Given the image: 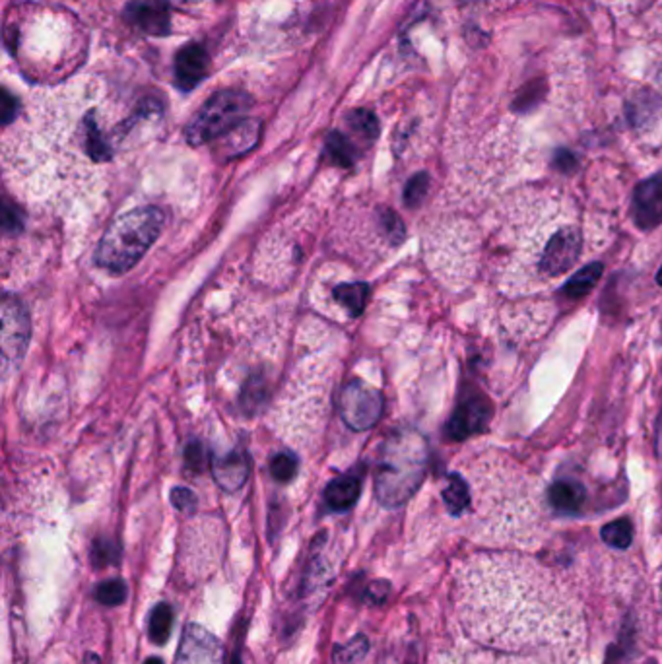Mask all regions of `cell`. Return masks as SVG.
<instances>
[{"label":"cell","mask_w":662,"mask_h":664,"mask_svg":"<svg viewBox=\"0 0 662 664\" xmlns=\"http://www.w3.org/2000/svg\"><path fill=\"white\" fill-rule=\"evenodd\" d=\"M362 493V472L352 470L348 475H342L329 482L327 490H324V503L331 511H348L354 508Z\"/></svg>","instance_id":"13"},{"label":"cell","mask_w":662,"mask_h":664,"mask_svg":"<svg viewBox=\"0 0 662 664\" xmlns=\"http://www.w3.org/2000/svg\"><path fill=\"white\" fill-rule=\"evenodd\" d=\"M430 190V175L422 172V173H416L414 177H410V181L406 183V187H404V205H406L408 208H416L420 206L425 195H428Z\"/></svg>","instance_id":"26"},{"label":"cell","mask_w":662,"mask_h":664,"mask_svg":"<svg viewBox=\"0 0 662 664\" xmlns=\"http://www.w3.org/2000/svg\"><path fill=\"white\" fill-rule=\"evenodd\" d=\"M172 503L179 511L183 513H193L197 509V495L189 488L177 486L172 490Z\"/></svg>","instance_id":"30"},{"label":"cell","mask_w":662,"mask_h":664,"mask_svg":"<svg viewBox=\"0 0 662 664\" xmlns=\"http://www.w3.org/2000/svg\"><path fill=\"white\" fill-rule=\"evenodd\" d=\"M581 247L582 238L577 228L566 226L562 230H557L552 235V240L546 243L538 268H540L546 276H562L579 261Z\"/></svg>","instance_id":"8"},{"label":"cell","mask_w":662,"mask_h":664,"mask_svg":"<svg viewBox=\"0 0 662 664\" xmlns=\"http://www.w3.org/2000/svg\"><path fill=\"white\" fill-rule=\"evenodd\" d=\"M299 460L291 451H280L271 460V475L276 482L288 483L296 478L297 475Z\"/></svg>","instance_id":"24"},{"label":"cell","mask_w":662,"mask_h":664,"mask_svg":"<svg viewBox=\"0 0 662 664\" xmlns=\"http://www.w3.org/2000/svg\"><path fill=\"white\" fill-rule=\"evenodd\" d=\"M657 282L662 286V266H660V270H658V274H657Z\"/></svg>","instance_id":"38"},{"label":"cell","mask_w":662,"mask_h":664,"mask_svg":"<svg viewBox=\"0 0 662 664\" xmlns=\"http://www.w3.org/2000/svg\"><path fill=\"white\" fill-rule=\"evenodd\" d=\"M31 339V323L28 311L16 296L6 294L3 301V364L4 374L16 367L28 352Z\"/></svg>","instance_id":"6"},{"label":"cell","mask_w":662,"mask_h":664,"mask_svg":"<svg viewBox=\"0 0 662 664\" xmlns=\"http://www.w3.org/2000/svg\"><path fill=\"white\" fill-rule=\"evenodd\" d=\"M632 218L639 230H655L662 223V170L637 185L632 200Z\"/></svg>","instance_id":"9"},{"label":"cell","mask_w":662,"mask_h":664,"mask_svg":"<svg viewBox=\"0 0 662 664\" xmlns=\"http://www.w3.org/2000/svg\"><path fill=\"white\" fill-rule=\"evenodd\" d=\"M548 500L559 513H577L585 503V488L575 480H557L549 486Z\"/></svg>","instance_id":"14"},{"label":"cell","mask_w":662,"mask_h":664,"mask_svg":"<svg viewBox=\"0 0 662 664\" xmlns=\"http://www.w3.org/2000/svg\"><path fill=\"white\" fill-rule=\"evenodd\" d=\"M602 540L612 548L625 550L633 542V525L630 519H618L602 526Z\"/></svg>","instance_id":"21"},{"label":"cell","mask_w":662,"mask_h":664,"mask_svg":"<svg viewBox=\"0 0 662 664\" xmlns=\"http://www.w3.org/2000/svg\"><path fill=\"white\" fill-rule=\"evenodd\" d=\"M173 626V610L170 604H158L154 608L152 618H150V637L154 643L163 645L167 637L172 634Z\"/></svg>","instance_id":"22"},{"label":"cell","mask_w":662,"mask_h":664,"mask_svg":"<svg viewBox=\"0 0 662 664\" xmlns=\"http://www.w3.org/2000/svg\"><path fill=\"white\" fill-rule=\"evenodd\" d=\"M324 152H327V157L329 162L334 164V165H340V167H350L354 162H356V148L352 140L344 137L342 132H331L329 139H327V148H324Z\"/></svg>","instance_id":"20"},{"label":"cell","mask_w":662,"mask_h":664,"mask_svg":"<svg viewBox=\"0 0 662 664\" xmlns=\"http://www.w3.org/2000/svg\"><path fill=\"white\" fill-rule=\"evenodd\" d=\"M367 652V639L364 635H357L352 641H348L346 645L336 647L334 651V660L342 664H352L357 662Z\"/></svg>","instance_id":"28"},{"label":"cell","mask_w":662,"mask_h":664,"mask_svg":"<svg viewBox=\"0 0 662 664\" xmlns=\"http://www.w3.org/2000/svg\"><path fill=\"white\" fill-rule=\"evenodd\" d=\"M385 399L381 391L365 385L362 379L348 381L339 395L342 422L354 432H367L381 420Z\"/></svg>","instance_id":"5"},{"label":"cell","mask_w":662,"mask_h":664,"mask_svg":"<svg viewBox=\"0 0 662 664\" xmlns=\"http://www.w3.org/2000/svg\"><path fill=\"white\" fill-rule=\"evenodd\" d=\"M208 64V53L202 45H187L185 49L179 51L175 59V86L181 92H190L205 80Z\"/></svg>","instance_id":"12"},{"label":"cell","mask_w":662,"mask_h":664,"mask_svg":"<svg viewBox=\"0 0 662 664\" xmlns=\"http://www.w3.org/2000/svg\"><path fill=\"white\" fill-rule=\"evenodd\" d=\"M144 664H163V660H162V659H155V657H152V659H148V660H146Z\"/></svg>","instance_id":"37"},{"label":"cell","mask_w":662,"mask_h":664,"mask_svg":"<svg viewBox=\"0 0 662 664\" xmlns=\"http://www.w3.org/2000/svg\"><path fill=\"white\" fill-rule=\"evenodd\" d=\"M3 122L4 125H10L16 119V99L8 94V89L3 92Z\"/></svg>","instance_id":"33"},{"label":"cell","mask_w":662,"mask_h":664,"mask_svg":"<svg viewBox=\"0 0 662 664\" xmlns=\"http://www.w3.org/2000/svg\"><path fill=\"white\" fill-rule=\"evenodd\" d=\"M379 223H381V230L385 231L387 240L392 245H400L404 238H406V228H404L400 216L392 208L379 210Z\"/></svg>","instance_id":"25"},{"label":"cell","mask_w":662,"mask_h":664,"mask_svg":"<svg viewBox=\"0 0 662 664\" xmlns=\"http://www.w3.org/2000/svg\"><path fill=\"white\" fill-rule=\"evenodd\" d=\"M261 137V122L259 121H243L238 127L231 129L226 137H223V152L230 157L241 155L249 152L253 146L259 142Z\"/></svg>","instance_id":"15"},{"label":"cell","mask_w":662,"mask_h":664,"mask_svg":"<svg viewBox=\"0 0 662 664\" xmlns=\"http://www.w3.org/2000/svg\"><path fill=\"white\" fill-rule=\"evenodd\" d=\"M387 594H389V583H385V581H377L367 589L369 601H373L377 604L383 602L387 599Z\"/></svg>","instance_id":"34"},{"label":"cell","mask_w":662,"mask_h":664,"mask_svg":"<svg viewBox=\"0 0 662 664\" xmlns=\"http://www.w3.org/2000/svg\"><path fill=\"white\" fill-rule=\"evenodd\" d=\"M113 558H117V548L113 546V542H109V540H97L92 550V559L96 564L97 566L109 564V561H115Z\"/></svg>","instance_id":"31"},{"label":"cell","mask_w":662,"mask_h":664,"mask_svg":"<svg viewBox=\"0 0 662 664\" xmlns=\"http://www.w3.org/2000/svg\"><path fill=\"white\" fill-rule=\"evenodd\" d=\"M470 635L507 651H577L585 627L571 596L548 571L515 556H480L458 581Z\"/></svg>","instance_id":"1"},{"label":"cell","mask_w":662,"mask_h":664,"mask_svg":"<svg viewBox=\"0 0 662 664\" xmlns=\"http://www.w3.org/2000/svg\"><path fill=\"white\" fill-rule=\"evenodd\" d=\"M430 445L414 427H398L383 443L375 470V495L385 508H400L418 492L428 472Z\"/></svg>","instance_id":"2"},{"label":"cell","mask_w":662,"mask_h":664,"mask_svg":"<svg viewBox=\"0 0 662 664\" xmlns=\"http://www.w3.org/2000/svg\"><path fill=\"white\" fill-rule=\"evenodd\" d=\"M253 99L235 89H226L212 96L198 113L190 119L185 129V139L189 144L200 146L216 140L245 121L247 111L251 109Z\"/></svg>","instance_id":"4"},{"label":"cell","mask_w":662,"mask_h":664,"mask_svg":"<svg viewBox=\"0 0 662 664\" xmlns=\"http://www.w3.org/2000/svg\"><path fill=\"white\" fill-rule=\"evenodd\" d=\"M86 664H99V657H96V655H88Z\"/></svg>","instance_id":"36"},{"label":"cell","mask_w":662,"mask_h":664,"mask_svg":"<svg viewBox=\"0 0 662 664\" xmlns=\"http://www.w3.org/2000/svg\"><path fill=\"white\" fill-rule=\"evenodd\" d=\"M369 294H372V288L365 282H346L332 290L334 299L350 313V317H360L367 306Z\"/></svg>","instance_id":"16"},{"label":"cell","mask_w":662,"mask_h":664,"mask_svg":"<svg viewBox=\"0 0 662 664\" xmlns=\"http://www.w3.org/2000/svg\"><path fill=\"white\" fill-rule=\"evenodd\" d=\"M125 18L129 24L148 36H167L172 28L167 0H130L125 8Z\"/></svg>","instance_id":"10"},{"label":"cell","mask_w":662,"mask_h":664,"mask_svg":"<svg viewBox=\"0 0 662 664\" xmlns=\"http://www.w3.org/2000/svg\"><path fill=\"white\" fill-rule=\"evenodd\" d=\"M181 3H198V0H181Z\"/></svg>","instance_id":"40"},{"label":"cell","mask_w":662,"mask_h":664,"mask_svg":"<svg viewBox=\"0 0 662 664\" xmlns=\"http://www.w3.org/2000/svg\"><path fill=\"white\" fill-rule=\"evenodd\" d=\"M604 266L600 263H591L587 266H582L579 273L571 276L566 286H564V294L571 299H579L591 294L592 288L599 284V280L602 276Z\"/></svg>","instance_id":"17"},{"label":"cell","mask_w":662,"mask_h":664,"mask_svg":"<svg viewBox=\"0 0 662 664\" xmlns=\"http://www.w3.org/2000/svg\"><path fill=\"white\" fill-rule=\"evenodd\" d=\"M165 214L158 206L134 208L111 223L96 251V265L122 274L137 265L160 238Z\"/></svg>","instance_id":"3"},{"label":"cell","mask_w":662,"mask_h":664,"mask_svg":"<svg viewBox=\"0 0 662 664\" xmlns=\"http://www.w3.org/2000/svg\"><path fill=\"white\" fill-rule=\"evenodd\" d=\"M348 127L354 130V134L364 139L365 142H373L379 134V122L372 111L356 109L348 115Z\"/></svg>","instance_id":"23"},{"label":"cell","mask_w":662,"mask_h":664,"mask_svg":"<svg viewBox=\"0 0 662 664\" xmlns=\"http://www.w3.org/2000/svg\"><path fill=\"white\" fill-rule=\"evenodd\" d=\"M231 664H241V660H239V657H238V655H235V657L231 659Z\"/></svg>","instance_id":"39"},{"label":"cell","mask_w":662,"mask_h":664,"mask_svg":"<svg viewBox=\"0 0 662 664\" xmlns=\"http://www.w3.org/2000/svg\"><path fill=\"white\" fill-rule=\"evenodd\" d=\"M443 501L447 505L448 513L455 515V517L463 515L468 509L470 490L466 486V482L463 480V476L457 475V472L448 475V478H447V486L443 490Z\"/></svg>","instance_id":"18"},{"label":"cell","mask_w":662,"mask_h":664,"mask_svg":"<svg viewBox=\"0 0 662 664\" xmlns=\"http://www.w3.org/2000/svg\"><path fill=\"white\" fill-rule=\"evenodd\" d=\"M554 165L557 167L559 172L571 173L577 167V157L567 150H557L556 155H554Z\"/></svg>","instance_id":"32"},{"label":"cell","mask_w":662,"mask_h":664,"mask_svg":"<svg viewBox=\"0 0 662 664\" xmlns=\"http://www.w3.org/2000/svg\"><path fill=\"white\" fill-rule=\"evenodd\" d=\"M266 402V379L263 374H253L245 381L239 395V404L245 414H256Z\"/></svg>","instance_id":"19"},{"label":"cell","mask_w":662,"mask_h":664,"mask_svg":"<svg viewBox=\"0 0 662 664\" xmlns=\"http://www.w3.org/2000/svg\"><path fill=\"white\" fill-rule=\"evenodd\" d=\"M491 420V402L484 395H465L447 422V437L453 441L482 433Z\"/></svg>","instance_id":"7"},{"label":"cell","mask_w":662,"mask_h":664,"mask_svg":"<svg viewBox=\"0 0 662 664\" xmlns=\"http://www.w3.org/2000/svg\"><path fill=\"white\" fill-rule=\"evenodd\" d=\"M127 599V584L119 579L104 581L97 584L96 589V601L105 604V606H119L122 601Z\"/></svg>","instance_id":"27"},{"label":"cell","mask_w":662,"mask_h":664,"mask_svg":"<svg viewBox=\"0 0 662 664\" xmlns=\"http://www.w3.org/2000/svg\"><path fill=\"white\" fill-rule=\"evenodd\" d=\"M206 463H208L206 447L202 445L200 441H190L185 447V465H187V468H190L193 472H200L202 468H205Z\"/></svg>","instance_id":"29"},{"label":"cell","mask_w":662,"mask_h":664,"mask_svg":"<svg viewBox=\"0 0 662 664\" xmlns=\"http://www.w3.org/2000/svg\"><path fill=\"white\" fill-rule=\"evenodd\" d=\"M496 664H544V662H536V660H529V659H505V660H498ZM548 664V662H546Z\"/></svg>","instance_id":"35"},{"label":"cell","mask_w":662,"mask_h":664,"mask_svg":"<svg viewBox=\"0 0 662 664\" xmlns=\"http://www.w3.org/2000/svg\"><path fill=\"white\" fill-rule=\"evenodd\" d=\"M210 470L214 476L218 486L223 492H238L245 486L247 478H249V455H247L241 447L231 449L230 453L214 457L210 460Z\"/></svg>","instance_id":"11"}]
</instances>
